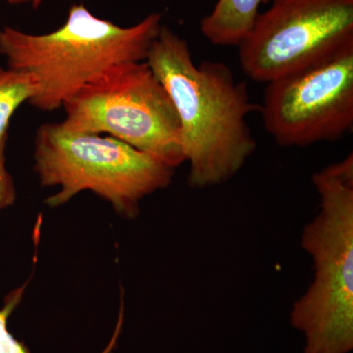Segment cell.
<instances>
[{"label": "cell", "instance_id": "obj_10", "mask_svg": "<svg viewBox=\"0 0 353 353\" xmlns=\"http://www.w3.org/2000/svg\"><path fill=\"white\" fill-rule=\"evenodd\" d=\"M26 288L27 284L22 285L9 292L4 299L3 305L0 308V353H30L24 343L16 340L7 329L9 317L22 301ZM114 343L115 341H111L110 345L103 353L110 352L114 347Z\"/></svg>", "mask_w": 353, "mask_h": 353}, {"label": "cell", "instance_id": "obj_4", "mask_svg": "<svg viewBox=\"0 0 353 353\" xmlns=\"http://www.w3.org/2000/svg\"><path fill=\"white\" fill-rule=\"evenodd\" d=\"M34 169L41 187L58 188L46 199L50 208L90 190L127 219L139 215L143 199L168 188L175 173V169L119 139L69 131L61 123L39 126Z\"/></svg>", "mask_w": 353, "mask_h": 353}, {"label": "cell", "instance_id": "obj_8", "mask_svg": "<svg viewBox=\"0 0 353 353\" xmlns=\"http://www.w3.org/2000/svg\"><path fill=\"white\" fill-rule=\"evenodd\" d=\"M272 0H217L199 28L209 43L219 46H240L259 15V7Z\"/></svg>", "mask_w": 353, "mask_h": 353}, {"label": "cell", "instance_id": "obj_9", "mask_svg": "<svg viewBox=\"0 0 353 353\" xmlns=\"http://www.w3.org/2000/svg\"><path fill=\"white\" fill-rule=\"evenodd\" d=\"M39 87L32 75L7 67H0V152L6 150L8 128L14 113L38 94Z\"/></svg>", "mask_w": 353, "mask_h": 353}, {"label": "cell", "instance_id": "obj_2", "mask_svg": "<svg viewBox=\"0 0 353 353\" xmlns=\"http://www.w3.org/2000/svg\"><path fill=\"white\" fill-rule=\"evenodd\" d=\"M162 25V14L150 13L122 27L74 4L64 24L48 34L1 28L0 55L7 67L30 74L38 83L30 105L54 111L116 65L145 61Z\"/></svg>", "mask_w": 353, "mask_h": 353}, {"label": "cell", "instance_id": "obj_12", "mask_svg": "<svg viewBox=\"0 0 353 353\" xmlns=\"http://www.w3.org/2000/svg\"><path fill=\"white\" fill-rule=\"evenodd\" d=\"M9 4L13 6H22V4H29L34 8H38L43 3L44 0H6Z\"/></svg>", "mask_w": 353, "mask_h": 353}, {"label": "cell", "instance_id": "obj_6", "mask_svg": "<svg viewBox=\"0 0 353 353\" xmlns=\"http://www.w3.org/2000/svg\"><path fill=\"white\" fill-rule=\"evenodd\" d=\"M259 110L265 130L285 148L343 138L353 127V41L267 83Z\"/></svg>", "mask_w": 353, "mask_h": 353}, {"label": "cell", "instance_id": "obj_1", "mask_svg": "<svg viewBox=\"0 0 353 353\" xmlns=\"http://www.w3.org/2000/svg\"><path fill=\"white\" fill-rule=\"evenodd\" d=\"M150 67L173 102L192 189L222 185L256 150L248 117L259 108L222 62L196 65L187 41L162 25L148 51Z\"/></svg>", "mask_w": 353, "mask_h": 353}, {"label": "cell", "instance_id": "obj_5", "mask_svg": "<svg viewBox=\"0 0 353 353\" xmlns=\"http://www.w3.org/2000/svg\"><path fill=\"white\" fill-rule=\"evenodd\" d=\"M62 108L69 131L108 134L174 169L185 163L176 109L145 61L116 65Z\"/></svg>", "mask_w": 353, "mask_h": 353}, {"label": "cell", "instance_id": "obj_7", "mask_svg": "<svg viewBox=\"0 0 353 353\" xmlns=\"http://www.w3.org/2000/svg\"><path fill=\"white\" fill-rule=\"evenodd\" d=\"M240 43L250 80L270 83L353 41V0H272Z\"/></svg>", "mask_w": 353, "mask_h": 353}, {"label": "cell", "instance_id": "obj_3", "mask_svg": "<svg viewBox=\"0 0 353 353\" xmlns=\"http://www.w3.org/2000/svg\"><path fill=\"white\" fill-rule=\"evenodd\" d=\"M319 210L301 233L313 278L296 299L290 323L305 338L303 353L353 348V155L312 176Z\"/></svg>", "mask_w": 353, "mask_h": 353}, {"label": "cell", "instance_id": "obj_11", "mask_svg": "<svg viewBox=\"0 0 353 353\" xmlns=\"http://www.w3.org/2000/svg\"><path fill=\"white\" fill-rule=\"evenodd\" d=\"M6 150L0 152V210L13 205L16 201V189L6 165Z\"/></svg>", "mask_w": 353, "mask_h": 353}]
</instances>
